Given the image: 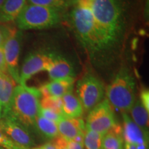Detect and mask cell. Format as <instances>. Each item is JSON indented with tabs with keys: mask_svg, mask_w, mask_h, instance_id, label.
<instances>
[{
	"mask_svg": "<svg viewBox=\"0 0 149 149\" xmlns=\"http://www.w3.org/2000/svg\"><path fill=\"white\" fill-rule=\"evenodd\" d=\"M40 98L41 93L38 88L29 87L26 84H17L14 91L10 111L7 115L30 132L37 131L35 124L40 111Z\"/></svg>",
	"mask_w": 149,
	"mask_h": 149,
	"instance_id": "obj_3",
	"label": "cell"
},
{
	"mask_svg": "<svg viewBox=\"0 0 149 149\" xmlns=\"http://www.w3.org/2000/svg\"><path fill=\"white\" fill-rule=\"evenodd\" d=\"M42 149H57L56 147L52 143H46L42 146Z\"/></svg>",
	"mask_w": 149,
	"mask_h": 149,
	"instance_id": "obj_30",
	"label": "cell"
},
{
	"mask_svg": "<svg viewBox=\"0 0 149 149\" xmlns=\"http://www.w3.org/2000/svg\"><path fill=\"white\" fill-rule=\"evenodd\" d=\"M104 83L94 74L88 73L78 80L76 85L77 97L84 111L89 112L100 104L105 96Z\"/></svg>",
	"mask_w": 149,
	"mask_h": 149,
	"instance_id": "obj_6",
	"label": "cell"
},
{
	"mask_svg": "<svg viewBox=\"0 0 149 149\" xmlns=\"http://www.w3.org/2000/svg\"><path fill=\"white\" fill-rule=\"evenodd\" d=\"M36 130L48 139H53L59 135L57 124L55 122L47 120L40 113H38L36 119Z\"/></svg>",
	"mask_w": 149,
	"mask_h": 149,
	"instance_id": "obj_20",
	"label": "cell"
},
{
	"mask_svg": "<svg viewBox=\"0 0 149 149\" xmlns=\"http://www.w3.org/2000/svg\"><path fill=\"white\" fill-rule=\"evenodd\" d=\"M17 85L8 73L0 72V104L3 117L9 113L15 88Z\"/></svg>",
	"mask_w": 149,
	"mask_h": 149,
	"instance_id": "obj_14",
	"label": "cell"
},
{
	"mask_svg": "<svg viewBox=\"0 0 149 149\" xmlns=\"http://www.w3.org/2000/svg\"><path fill=\"white\" fill-rule=\"evenodd\" d=\"M22 33L15 29H6V38L3 44V54L8 73L15 82L19 83V59L21 51Z\"/></svg>",
	"mask_w": 149,
	"mask_h": 149,
	"instance_id": "obj_7",
	"label": "cell"
},
{
	"mask_svg": "<svg viewBox=\"0 0 149 149\" xmlns=\"http://www.w3.org/2000/svg\"><path fill=\"white\" fill-rule=\"evenodd\" d=\"M124 139L122 136V128L117 124L114 127L102 138V149H122Z\"/></svg>",
	"mask_w": 149,
	"mask_h": 149,
	"instance_id": "obj_18",
	"label": "cell"
},
{
	"mask_svg": "<svg viewBox=\"0 0 149 149\" xmlns=\"http://www.w3.org/2000/svg\"><path fill=\"white\" fill-rule=\"evenodd\" d=\"M32 149H42V147H38V148H32Z\"/></svg>",
	"mask_w": 149,
	"mask_h": 149,
	"instance_id": "obj_35",
	"label": "cell"
},
{
	"mask_svg": "<svg viewBox=\"0 0 149 149\" xmlns=\"http://www.w3.org/2000/svg\"><path fill=\"white\" fill-rule=\"evenodd\" d=\"M91 7L74 5L69 13L70 24L76 38L91 59L97 63L103 62L102 50L93 27Z\"/></svg>",
	"mask_w": 149,
	"mask_h": 149,
	"instance_id": "obj_2",
	"label": "cell"
},
{
	"mask_svg": "<svg viewBox=\"0 0 149 149\" xmlns=\"http://www.w3.org/2000/svg\"><path fill=\"white\" fill-rule=\"evenodd\" d=\"M52 60L51 53L35 52L30 53L24 59L19 71V84H26L27 81L39 72L46 70Z\"/></svg>",
	"mask_w": 149,
	"mask_h": 149,
	"instance_id": "obj_10",
	"label": "cell"
},
{
	"mask_svg": "<svg viewBox=\"0 0 149 149\" xmlns=\"http://www.w3.org/2000/svg\"><path fill=\"white\" fill-rule=\"evenodd\" d=\"M125 148L126 149H136V147H135V145L126 143V144H125Z\"/></svg>",
	"mask_w": 149,
	"mask_h": 149,
	"instance_id": "obj_32",
	"label": "cell"
},
{
	"mask_svg": "<svg viewBox=\"0 0 149 149\" xmlns=\"http://www.w3.org/2000/svg\"><path fill=\"white\" fill-rule=\"evenodd\" d=\"M0 147L3 149H27L15 144L0 130Z\"/></svg>",
	"mask_w": 149,
	"mask_h": 149,
	"instance_id": "obj_24",
	"label": "cell"
},
{
	"mask_svg": "<svg viewBox=\"0 0 149 149\" xmlns=\"http://www.w3.org/2000/svg\"><path fill=\"white\" fill-rule=\"evenodd\" d=\"M61 97H55L51 95L41 97L40 107L42 109H51L61 115Z\"/></svg>",
	"mask_w": 149,
	"mask_h": 149,
	"instance_id": "obj_23",
	"label": "cell"
},
{
	"mask_svg": "<svg viewBox=\"0 0 149 149\" xmlns=\"http://www.w3.org/2000/svg\"><path fill=\"white\" fill-rule=\"evenodd\" d=\"M59 135L67 140H72L79 135L84 133L86 130L85 123L82 119L66 118L63 117L57 123Z\"/></svg>",
	"mask_w": 149,
	"mask_h": 149,
	"instance_id": "obj_13",
	"label": "cell"
},
{
	"mask_svg": "<svg viewBox=\"0 0 149 149\" xmlns=\"http://www.w3.org/2000/svg\"><path fill=\"white\" fill-rule=\"evenodd\" d=\"M123 118L122 136L126 143L133 145L148 146V135L133 122L128 113L122 112Z\"/></svg>",
	"mask_w": 149,
	"mask_h": 149,
	"instance_id": "obj_11",
	"label": "cell"
},
{
	"mask_svg": "<svg viewBox=\"0 0 149 149\" xmlns=\"http://www.w3.org/2000/svg\"><path fill=\"white\" fill-rule=\"evenodd\" d=\"M61 115L66 118H78L84 113V109L79 100L71 92L61 97Z\"/></svg>",
	"mask_w": 149,
	"mask_h": 149,
	"instance_id": "obj_16",
	"label": "cell"
},
{
	"mask_svg": "<svg viewBox=\"0 0 149 149\" xmlns=\"http://www.w3.org/2000/svg\"><path fill=\"white\" fill-rule=\"evenodd\" d=\"M117 124L114 112L107 100H104L89 111L86 129L105 135Z\"/></svg>",
	"mask_w": 149,
	"mask_h": 149,
	"instance_id": "obj_8",
	"label": "cell"
},
{
	"mask_svg": "<svg viewBox=\"0 0 149 149\" xmlns=\"http://www.w3.org/2000/svg\"><path fill=\"white\" fill-rule=\"evenodd\" d=\"M88 1H93L94 0H88Z\"/></svg>",
	"mask_w": 149,
	"mask_h": 149,
	"instance_id": "obj_36",
	"label": "cell"
},
{
	"mask_svg": "<svg viewBox=\"0 0 149 149\" xmlns=\"http://www.w3.org/2000/svg\"><path fill=\"white\" fill-rule=\"evenodd\" d=\"M0 72L8 73L4 58V54H3V46H0Z\"/></svg>",
	"mask_w": 149,
	"mask_h": 149,
	"instance_id": "obj_27",
	"label": "cell"
},
{
	"mask_svg": "<svg viewBox=\"0 0 149 149\" xmlns=\"http://www.w3.org/2000/svg\"><path fill=\"white\" fill-rule=\"evenodd\" d=\"M52 60L47 71L51 80L74 77V70L71 62L59 54L51 53Z\"/></svg>",
	"mask_w": 149,
	"mask_h": 149,
	"instance_id": "obj_12",
	"label": "cell"
},
{
	"mask_svg": "<svg viewBox=\"0 0 149 149\" xmlns=\"http://www.w3.org/2000/svg\"><path fill=\"white\" fill-rule=\"evenodd\" d=\"M103 136L97 132L86 129L84 144L86 149H102Z\"/></svg>",
	"mask_w": 149,
	"mask_h": 149,
	"instance_id": "obj_22",
	"label": "cell"
},
{
	"mask_svg": "<svg viewBox=\"0 0 149 149\" xmlns=\"http://www.w3.org/2000/svg\"><path fill=\"white\" fill-rule=\"evenodd\" d=\"M74 77H66L60 79L51 80L45 86L50 95L61 97L67 93L72 91L74 86Z\"/></svg>",
	"mask_w": 149,
	"mask_h": 149,
	"instance_id": "obj_17",
	"label": "cell"
},
{
	"mask_svg": "<svg viewBox=\"0 0 149 149\" xmlns=\"http://www.w3.org/2000/svg\"><path fill=\"white\" fill-rule=\"evenodd\" d=\"M0 149H3V148H1V147H0Z\"/></svg>",
	"mask_w": 149,
	"mask_h": 149,
	"instance_id": "obj_37",
	"label": "cell"
},
{
	"mask_svg": "<svg viewBox=\"0 0 149 149\" xmlns=\"http://www.w3.org/2000/svg\"><path fill=\"white\" fill-rule=\"evenodd\" d=\"M5 0H0V9H1V7H2V6L3 4V3H4Z\"/></svg>",
	"mask_w": 149,
	"mask_h": 149,
	"instance_id": "obj_34",
	"label": "cell"
},
{
	"mask_svg": "<svg viewBox=\"0 0 149 149\" xmlns=\"http://www.w3.org/2000/svg\"><path fill=\"white\" fill-rule=\"evenodd\" d=\"M39 113H40L41 115H42L44 117H45L46 119L51 120L52 122H55L56 124L64 117L62 116V115L56 113L55 111H53V110L42 109V108L40 107V111H39Z\"/></svg>",
	"mask_w": 149,
	"mask_h": 149,
	"instance_id": "obj_25",
	"label": "cell"
},
{
	"mask_svg": "<svg viewBox=\"0 0 149 149\" xmlns=\"http://www.w3.org/2000/svg\"><path fill=\"white\" fill-rule=\"evenodd\" d=\"M6 28H3L0 26V46H3V42H4L6 38Z\"/></svg>",
	"mask_w": 149,
	"mask_h": 149,
	"instance_id": "obj_29",
	"label": "cell"
},
{
	"mask_svg": "<svg viewBox=\"0 0 149 149\" xmlns=\"http://www.w3.org/2000/svg\"><path fill=\"white\" fill-rule=\"evenodd\" d=\"M67 149H84V144L74 140H68Z\"/></svg>",
	"mask_w": 149,
	"mask_h": 149,
	"instance_id": "obj_28",
	"label": "cell"
},
{
	"mask_svg": "<svg viewBox=\"0 0 149 149\" xmlns=\"http://www.w3.org/2000/svg\"><path fill=\"white\" fill-rule=\"evenodd\" d=\"M26 4L27 0H5L0 9V23L15 22Z\"/></svg>",
	"mask_w": 149,
	"mask_h": 149,
	"instance_id": "obj_15",
	"label": "cell"
},
{
	"mask_svg": "<svg viewBox=\"0 0 149 149\" xmlns=\"http://www.w3.org/2000/svg\"><path fill=\"white\" fill-rule=\"evenodd\" d=\"M136 147V149H148V146L144 144L140 145H135Z\"/></svg>",
	"mask_w": 149,
	"mask_h": 149,
	"instance_id": "obj_31",
	"label": "cell"
},
{
	"mask_svg": "<svg viewBox=\"0 0 149 149\" xmlns=\"http://www.w3.org/2000/svg\"><path fill=\"white\" fill-rule=\"evenodd\" d=\"M2 117H3V109H2V107H1V104H0V120L2 119Z\"/></svg>",
	"mask_w": 149,
	"mask_h": 149,
	"instance_id": "obj_33",
	"label": "cell"
},
{
	"mask_svg": "<svg viewBox=\"0 0 149 149\" xmlns=\"http://www.w3.org/2000/svg\"><path fill=\"white\" fill-rule=\"evenodd\" d=\"M0 130L17 144L29 149L35 146L31 133L10 115H6L0 120Z\"/></svg>",
	"mask_w": 149,
	"mask_h": 149,
	"instance_id": "obj_9",
	"label": "cell"
},
{
	"mask_svg": "<svg viewBox=\"0 0 149 149\" xmlns=\"http://www.w3.org/2000/svg\"><path fill=\"white\" fill-rule=\"evenodd\" d=\"M139 102L147 111L149 112V91L148 89L143 88L139 94Z\"/></svg>",
	"mask_w": 149,
	"mask_h": 149,
	"instance_id": "obj_26",
	"label": "cell"
},
{
	"mask_svg": "<svg viewBox=\"0 0 149 149\" xmlns=\"http://www.w3.org/2000/svg\"><path fill=\"white\" fill-rule=\"evenodd\" d=\"M107 100L111 107L128 113L136 101V81L129 68L122 66L106 88Z\"/></svg>",
	"mask_w": 149,
	"mask_h": 149,
	"instance_id": "obj_4",
	"label": "cell"
},
{
	"mask_svg": "<svg viewBox=\"0 0 149 149\" xmlns=\"http://www.w3.org/2000/svg\"><path fill=\"white\" fill-rule=\"evenodd\" d=\"M64 10L27 3L15 22L21 31L50 29L60 23Z\"/></svg>",
	"mask_w": 149,
	"mask_h": 149,
	"instance_id": "obj_5",
	"label": "cell"
},
{
	"mask_svg": "<svg viewBox=\"0 0 149 149\" xmlns=\"http://www.w3.org/2000/svg\"><path fill=\"white\" fill-rule=\"evenodd\" d=\"M77 0H27V3L66 10L72 7Z\"/></svg>",
	"mask_w": 149,
	"mask_h": 149,
	"instance_id": "obj_21",
	"label": "cell"
},
{
	"mask_svg": "<svg viewBox=\"0 0 149 149\" xmlns=\"http://www.w3.org/2000/svg\"><path fill=\"white\" fill-rule=\"evenodd\" d=\"M130 0H94L93 27L104 61H109L124 42L128 26Z\"/></svg>",
	"mask_w": 149,
	"mask_h": 149,
	"instance_id": "obj_1",
	"label": "cell"
},
{
	"mask_svg": "<svg viewBox=\"0 0 149 149\" xmlns=\"http://www.w3.org/2000/svg\"><path fill=\"white\" fill-rule=\"evenodd\" d=\"M130 117L134 122L148 135V111L143 107L139 100H136L135 104L129 111Z\"/></svg>",
	"mask_w": 149,
	"mask_h": 149,
	"instance_id": "obj_19",
	"label": "cell"
}]
</instances>
